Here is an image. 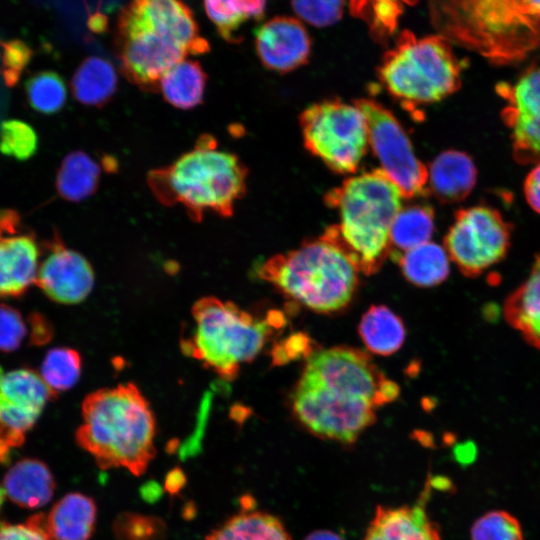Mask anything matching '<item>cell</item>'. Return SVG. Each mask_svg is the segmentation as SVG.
I'll return each mask as SVG.
<instances>
[{
	"label": "cell",
	"mask_w": 540,
	"mask_h": 540,
	"mask_svg": "<svg viewBox=\"0 0 540 540\" xmlns=\"http://www.w3.org/2000/svg\"><path fill=\"white\" fill-rule=\"evenodd\" d=\"M116 46L121 70L145 91L188 55L210 50L192 11L180 0H131L119 15Z\"/></svg>",
	"instance_id": "1"
},
{
	"label": "cell",
	"mask_w": 540,
	"mask_h": 540,
	"mask_svg": "<svg viewBox=\"0 0 540 540\" xmlns=\"http://www.w3.org/2000/svg\"><path fill=\"white\" fill-rule=\"evenodd\" d=\"M403 195L380 169L345 179L324 196L339 222L320 236L339 249L358 273H376L390 254V228L402 208Z\"/></svg>",
	"instance_id": "2"
},
{
	"label": "cell",
	"mask_w": 540,
	"mask_h": 540,
	"mask_svg": "<svg viewBox=\"0 0 540 540\" xmlns=\"http://www.w3.org/2000/svg\"><path fill=\"white\" fill-rule=\"evenodd\" d=\"M76 442L102 469L145 472L156 450V424L150 405L133 383L98 389L82 404Z\"/></svg>",
	"instance_id": "3"
},
{
	"label": "cell",
	"mask_w": 540,
	"mask_h": 540,
	"mask_svg": "<svg viewBox=\"0 0 540 540\" xmlns=\"http://www.w3.org/2000/svg\"><path fill=\"white\" fill-rule=\"evenodd\" d=\"M439 35L496 65L524 60L540 47V22L522 0H428Z\"/></svg>",
	"instance_id": "4"
},
{
	"label": "cell",
	"mask_w": 540,
	"mask_h": 540,
	"mask_svg": "<svg viewBox=\"0 0 540 540\" xmlns=\"http://www.w3.org/2000/svg\"><path fill=\"white\" fill-rule=\"evenodd\" d=\"M248 170L237 155L218 149L210 135L166 167L150 171L148 185L167 206H182L194 221L206 213L230 217L246 192Z\"/></svg>",
	"instance_id": "5"
},
{
	"label": "cell",
	"mask_w": 540,
	"mask_h": 540,
	"mask_svg": "<svg viewBox=\"0 0 540 540\" xmlns=\"http://www.w3.org/2000/svg\"><path fill=\"white\" fill-rule=\"evenodd\" d=\"M191 313L193 328L181 341L183 352L226 381L234 380L241 365L251 362L285 325L280 311L270 310L265 318H258L212 296L197 300Z\"/></svg>",
	"instance_id": "6"
},
{
	"label": "cell",
	"mask_w": 540,
	"mask_h": 540,
	"mask_svg": "<svg viewBox=\"0 0 540 540\" xmlns=\"http://www.w3.org/2000/svg\"><path fill=\"white\" fill-rule=\"evenodd\" d=\"M258 274L288 299L322 314L345 308L359 284L355 267L321 237L273 255L259 266Z\"/></svg>",
	"instance_id": "7"
},
{
	"label": "cell",
	"mask_w": 540,
	"mask_h": 540,
	"mask_svg": "<svg viewBox=\"0 0 540 540\" xmlns=\"http://www.w3.org/2000/svg\"><path fill=\"white\" fill-rule=\"evenodd\" d=\"M451 44L439 34L418 38L403 30L382 57L380 84L411 112L447 98L460 88L463 69Z\"/></svg>",
	"instance_id": "8"
},
{
	"label": "cell",
	"mask_w": 540,
	"mask_h": 540,
	"mask_svg": "<svg viewBox=\"0 0 540 540\" xmlns=\"http://www.w3.org/2000/svg\"><path fill=\"white\" fill-rule=\"evenodd\" d=\"M305 148L338 174L355 173L369 148L368 126L353 102L326 99L300 114Z\"/></svg>",
	"instance_id": "9"
},
{
	"label": "cell",
	"mask_w": 540,
	"mask_h": 540,
	"mask_svg": "<svg viewBox=\"0 0 540 540\" xmlns=\"http://www.w3.org/2000/svg\"><path fill=\"white\" fill-rule=\"evenodd\" d=\"M299 381L366 400L376 408L394 401L400 391L368 353L348 346L312 352Z\"/></svg>",
	"instance_id": "10"
},
{
	"label": "cell",
	"mask_w": 540,
	"mask_h": 540,
	"mask_svg": "<svg viewBox=\"0 0 540 540\" xmlns=\"http://www.w3.org/2000/svg\"><path fill=\"white\" fill-rule=\"evenodd\" d=\"M511 226L495 208L460 209L444 237V248L461 273L477 277L502 261L510 247Z\"/></svg>",
	"instance_id": "11"
},
{
	"label": "cell",
	"mask_w": 540,
	"mask_h": 540,
	"mask_svg": "<svg viewBox=\"0 0 540 540\" xmlns=\"http://www.w3.org/2000/svg\"><path fill=\"white\" fill-rule=\"evenodd\" d=\"M368 126L369 146L380 169L397 185L404 199L428 193V168L418 159L405 129L383 104L370 98L353 101Z\"/></svg>",
	"instance_id": "12"
},
{
	"label": "cell",
	"mask_w": 540,
	"mask_h": 540,
	"mask_svg": "<svg viewBox=\"0 0 540 540\" xmlns=\"http://www.w3.org/2000/svg\"><path fill=\"white\" fill-rule=\"evenodd\" d=\"M294 417L311 434L350 444L376 421V407L323 387L298 381L291 396Z\"/></svg>",
	"instance_id": "13"
},
{
	"label": "cell",
	"mask_w": 540,
	"mask_h": 540,
	"mask_svg": "<svg viewBox=\"0 0 540 540\" xmlns=\"http://www.w3.org/2000/svg\"><path fill=\"white\" fill-rule=\"evenodd\" d=\"M56 396L41 375L17 369L0 377V461L23 444L46 403Z\"/></svg>",
	"instance_id": "14"
},
{
	"label": "cell",
	"mask_w": 540,
	"mask_h": 540,
	"mask_svg": "<svg viewBox=\"0 0 540 540\" xmlns=\"http://www.w3.org/2000/svg\"><path fill=\"white\" fill-rule=\"evenodd\" d=\"M496 92L504 100L501 117L510 130L512 153L519 164L540 163V64L514 82H501Z\"/></svg>",
	"instance_id": "15"
},
{
	"label": "cell",
	"mask_w": 540,
	"mask_h": 540,
	"mask_svg": "<svg viewBox=\"0 0 540 540\" xmlns=\"http://www.w3.org/2000/svg\"><path fill=\"white\" fill-rule=\"evenodd\" d=\"M311 45L305 26L293 17H273L255 30V49L260 62L278 73H288L305 65Z\"/></svg>",
	"instance_id": "16"
},
{
	"label": "cell",
	"mask_w": 540,
	"mask_h": 540,
	"mask_svg": "<svg viewBox=\"0 0 540 540\" xmlns=\"http://www.w3.org/2000/svg\"><path fill=\"white\" fill-rule=\"evenodd\" d=\"M35 284L53 301L75 304L91 292L94 272L84 256L57 244L40 262Z\"/></svg>",
	"instance_id": "17"
},
{
	"label": "cell",
	"mask_w": 540,
	"mask_h": 540,
	"mask_svg": "<svg viewBox=\"0 0 540 540\" xmlns=\"http://www.w3.org/2000/svg\"><path fill=\"white\" fill-rule=\"evenodd\" d=\"M433 484L429 475L413 504L378 506L363 540H441L439 527L431 520L426 508Z\"/></svg>",
	"instance_id": "18"
},
{
	"label": "cell",
	"mask_w": 540,
	"mask_h": 540,
	"mask_svg": "<svg viewBox=\"0 0 540 540\" xmlns=\"http://www.w3.org/2000/svg\"><path fill=\"white\" fill-rule=\"evenodd\" d=\"M40 252L24 234L0 235V297H19L36 282Z\"/></svg>",
	"instance_id": "19"
},
{
	"label": "cell",
	"mask_w": 540,
	"mask_h": 540,
	"mask_svg": "<svg viewBox=\"0 0 540 540\" xmlns=\"http://www.w3.org/2000/svg\"><path fill=\"white\" fill-rule=\"evenodd\" d=\"M477 180V169L471 157L458 150L437 155L428 168V193L444 204L463 201Z\"/></svg>",
	"instance_id": "20"
},
{
	"label": "cell",
	"mask_w": 540,
	"mask_h": 540,
	"mask_svg": "<svg viewBox=\"0 0 540 540\" xmlns=\"http://www.w3.org/2000/svg\"><path fill=\"white\" fill-rule=\"evenodd\" d=\"M503 315L529 345L540 350V251L528 277L506 298Z\"/></svg>",
	"instance_id": "21"
},
{
	"label": "cell",
	"mask_w": 540,
	"mask_h": 540,
	"mask_svg": "<svg viewBox=\"0 0 540 540\" xmlns=\"http://www.w3.org/2000/svg\"><path fill=\"white\" fill-rule=\"evenodd\" d=\"M5 494L23 508L36 509L46 505L55 490V481L48 466L37 459L15 463L3 480Z\"/></svg>",
	"instance_id": "22"
},
{
	"label": "cell",
	"mask_w": 540,
	"mask_h": 540,
	"mask_svg": "<svg viewBox=\"0 0 540 540\" xmlns=\"http://www.w3.org/2000/svg\"><path fill=\"white\" fill-rule=\"evenodd\" d=\"M96 505L87 495L73 492L61 498L46 516L54 540H89L96 521Z\"/></svg>",
	"instance_id": "23"
},
{
	"label": "cell",
	"mask_w": 540,
	"mask_h": 540,
	"mask_svg": "<svg viewBox=\"0 0 540 540\" xmlns=\"http://www.w3.org/2000/svg\"><path fill=\"white\" fill-rule=\"evenodd\" d=\"M358 333L370 352L389 356L402 347L406 330L402 319L390 308L372 305L363 314Z\"/></svg>",
	"instance_id": "24"
},
{
	"label": "cell",
	"mask_w": 540,
	"mask_h": 540,
	"mask_svg": "<svg viewBox=\"0 0 540 540\" xmlns=\"http://www.w3.org/2000/svg\"><path fill=\"white\" fill-rule=\"evenodd\" d=\"M117 73L112 63L102 57L90 56L76 69L72 81V94L87 106L100 107L116 92Z\"/></svg>",
	"instance_id": "25"
},
{
	"label": "cell",
	"mask_w": 540,
	"mask_h": 540,
	"mask_svg": "<svg viewBox=\"0 0 540 540\" xmlns=\"http://www.w3.org/2000/svg\"><path fill=\"white\" fill-rule=\"evenodd\" d=\"M434 232V210L427 204L402 206L390 228V254L398 261L405 252L429 242Z\"/></svg>",
	"instance_id": "26"
},
{
	"label": "cell",
	"mask_w": 540,
	"mask_h": 540,
	"mask_svg": "<svg viewBox=\"0 0 540 540\" xmlns=\"http://www.w3.org/2000/svg\"><path fill=\"white\" fill-rule=\"evenodd\" d=\"M206 82L207 75L200 63L184 59L163 74L158 91L173 107L191 109L202 102Z\"/></svg>",
	"instance_id": "27"
},
{
	"label": "cell",
	"mask_w": 540,
	"mask_h": 540,
	"mask_svg": "<svg viewBox=\"0 0 540 540\" xmlns=\"http://www.w3.org/2000/svg\"><path fill=\"white\" fill-rule=\"evenodd\" d=\"M206 540H291L282 522L258 510L245 509L213 530Z\"/></svg>",
	"instance_id": "28"
},
{
	"label": "cell",
	"mask_w": 540,
	"mask_h": 540,
	"mask_svg": "<svg viewBox=\"0 0 540 540\" xmlns=\"http://www.w3.org/2000/svg\"><path fill=\"white\" fill-rule=\"evenodd\" d=\"M449 260L444 246L427 242L405 252L397 262L408 282L419 287H433L447 279Z\"/></svg>",
	"instance_id": "29"
},
{
	"label": "cell",
	"mask_w": 540,
	"mask_h": 540,
	"mask_svg": "<svg viewBox=\"0 0 540 540\" xmlns=\"http://www.w3.org/2000/svg\"><path fill=\"white\" fill-rule=\"evenodd\" d=\"M100 176V163L83 151L71 152L63 159L58 170L57 191L68 201H83L96 191Z\"/></svg>",
	"instance_id": "30"
},
{
	"label": "cell",
	"mask_w": 540,
	"mask_h": 540,
	"mask_svg": "<svg viewBox=\"0 0 540 540\" xmlns=\"http://www.w3.org/2000/svg\"><path fill=\"white\" fill-rule=\"evenodd\" d=\"M417 0H349L351 14L362 20L374 41L385 45L395 35L407 6Z\"/></svg>",
	"instance_id": "31"
},
{
	"label": "cell",
	"mask_w": 540,
	"mask_h": 540,
	"mask_svg": "<svg viewBox=\"0 0 540 540\" xmlns=\"http://www.w3.org/2000/svg\"><path fill=\"white\" fill-rule=\"evenodd\" d=\"M266 0H204L205 11L219 35L238 41V30L251 20L263 17Z\"/></svg>",
	"instance_id": "32"
},
{
	"label": "cell",
	"mask_w": 540,
	"mask_h": 540,
	"mask_svg": "<svg viewBox=\"0 0 540 540\" xmlns=\"http://www.w3.org/2000/svg\"><path fill=\"white\" fill-rule=\"evenodd\" d=\"M26 95L30 106L41 114L60 111L68 97L63 78L53 71H42L33 75L26 84Z\"/></svg>",
	"instance_id": "33"
},
{
	"label": "cell",
	"mask_w": 540,
	"mask_h": 540,
	"mask_svg": "<svg viewBox=\"0 0 540 540\" xmlns=\"http://www.w3.org/2000/svg\"><path fill=\"white\" fill-rule=\"evenodd\" d=\"M81 373L79 353L71 348H54L47 352L42 366L41 377L56 395L75 385Z\"/></svg>",
	"instance_id": "34"
},
{
	"label": "cell",
	"mask_w": 540,
	"mask_h": 540,
	"mask_svg": "<svg viewBox=\"0 0 540 540\" xmlns=\"http://www.w3.org/2000/svg\"><path fill=\"white\" fill-rule=\"evenodd\" d=\"M471 540H524L518 519L505 510L480 516L470 529Z\"/></svg>",
	"instance_id": "35"
},
{
	"label": "cell",
	"mask_w": 540,
	"mask_h": 540,
	"mask_svg": "<svg viewBox=\"0 0 540 540\" xmlns=\"http://www.w3.org/2000/svg\"><path fill=\"white\" fill-rule=\"evenodd\" d=\"M38 148V136L34 128L19 119H10L0 128V151L17 160H27Z\"/></svg>",
	"instance_id": "36"
},
{
	"label": "cell",
	"mask_w": 540,
	"mask_h": 540,
	"mask_svg": "<svg viewBox=\"0 0 540 540\" xmlns=\"http://www.w3.org/2000/svg\"><path fill=\"white\" fill-rule=\"evenodd\" d=\"M118 540H164L165 523L154 516L125 512L113 523Z\"/></svg>",
	"instance_id": "37"
},
{
	"label": "cell",
	"mask_w": 540,
	"mask_h": 540,
	"mask_svg": "<svg viewBox=\"0 0 540 540\" xmlns=\"http://www.w3.org/2000/svg\"><path fill=\"white\" fill-rule=\"evenodd\" d=\"M299 19L316 27L336 23L343 14L344 0H291Z\"/></svg>",
	"instance_id": "38"
},
{
	"label": "cell",
	"mask_w": 540,
	"mask_h": 540,
	"mask_svg": "<svg viewBox=\"0 0 540 540\" xmlns=\"http://www.w3.org/2000/svg\"><path fill=\"white\" fill-rule=\"evenodd\" d=\"M27 334L21 313L15 308L0 304V351L18 349Z\"/></svg>",
	"instance_id": "39"
},
{
	"label": "cell",
	"mask_w": 540,
	"mask_h": 540,
	"mask_svg": "<svg viewBox=\"0 0 540 540\" xmlns=\"http://www.w3.org/2000/svg\"><path fill=\"white\" fill-rule=\"evenodd\" d=\"M0 540H54L46 525V516L37 514L26 523H0Z\"/></svg>",
	"instance_id": "40"
},
{
	"label": "cell",
	"mask_w": 540,
	"mask_h": 540,
	"mask_svg": "<svg viewBox=\"0 0 540 540\" xmlns=\"http://www.w3.org/2000/svg\"><path fill=\"white\" fill-rule=\"evenodd\" d=\"M310 340L306 334L296 333L276 344L272 349L273 364L279 365L311 355Z\"/></svg>",
	"instance_id": "41"
},
{
	"label": "cell",
	"mask_w": 540,
	"mask_h": 540,
	"mask_svg": "<svg viewBox=\"0 0 540 540\" xmlns=\"http://www.w3.org/2000/svg\"><path fill=\"white\" fill-rule=\"evenodd\" d=\"M30 52L20 41H11L4 46V62L12 70H21L28 62Z\"/></svg>",
	"instance_id": "42"
},
{
	"label": "cell",
	"mask_w": 540,
	"mask_h": 540,
	"mask_svg": "<svg viewBox=\"0 0 540 540\" xmlns=\"http://www.w3.org/2000/svg\"><path fill=\"white\" fill-rule=\"evenodd\" d=\"M524 195L529 206L540 214V163L530 171L524 181Z\"/></svg>",
	"instance_id": "43"
},
{
	"label": "cell",
	"mask_w": 540,
	"mask_h": 540,
	"mask_svg": "<svg viewBox=\"0 0 540 540\" xmlns=\"http://www.w3.org/2000/svg\"><path fill=\"white\" fill-rule=\"evenodd\" d=\"M31 333L30 340L35 345L47 343L52 337V328L46 319L39 315L33 314L29 318Z\"/></svg>",
	"instance_id": "44"
},
{
	"label": "cell",
	"mask_w": 540,
	"mask_h": 540,
	"mask_svg": "<svg viewBox=\"0 0 540 540\" xmlns=\"http://www.w3.org/2000/svg\"><path fill=\"white\" fill-rule=\"evenodd\" d=\"M184 480L182 471L175 469L168 475L166 488L169 492L175 493L183 486Z\"/></svg>",
	"instance_id": "45"
},
{
	"label": "cell",
	"mask_w": 540,
	"mask_h": 540,
	"mask_svg": "<svg viewBox=\"0 0 540 540\" xmlns=\"http://www.w3.org/2000/svg\"><path fill=\"white\" fill-rule=\"evenodd\" d=\"M304 540H343V538L335 532L319 530L310 533Z\"/></svg>",
	"instance_id": "46"
},
{
	"label": "cell",
	"mask_w": 540,
	"mask_h": 540,
	"mask_svg": "<svg viewBox=\"0 0 540 540\" xmlns=\"http://www.w3.org/2000/svg\"><path fill=\"white\" fill-rule=\"evenodd\" d=\"M527 10L540 22V0H522Z\"/></svg>",
	"instance_id": "47"
},
{
	"label": "cell",
	"mask_w": 540,
	"mask_h": 540,
	"mask_svg": "<svg viewBox=\"0 0 540 540\" xmlns=\"http://www.w3.org/2000/svg\"><path fill=\"white\" fill-rule=\"evenodd\" d=\"M4 495H5V492H4V489L3 487L0 486V508L3 504V501H4Z\"/></svg>",
	"instance_id": "48"
},
{
	"label": "cell",
	"mask_w": 540,
	"mask_h": 540,
	"mask_svg": "<svg viewBox=\"0 0 540 540\" xmlns=\"http://www.w3.org/2000/svg\"><path fill=\"white\" fill-rule=\"evenodd\" d=\"M2 374H3V372H2V370H1V368H0V377L2 376Z\"/></svg>",
	"instance_id": "49"
}]
</instances>
